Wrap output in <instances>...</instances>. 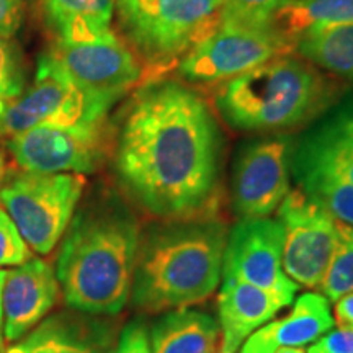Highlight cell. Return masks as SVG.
<instances>
[{
	"label": "cell",
	"instance_id": "7",
	"mask_svg": "<svg viewBox=\"0 0 353 353\" xmlns=\"http://www.w3.org/2000/svg\"><path fill=\"white\" fill-rule=\"evenodd\" d=\"M110 110L88 97L50 52L41 56L33 82L0 117V138L43 125H103Z\"/></svg>",
	"mask_w": 353,
	"mask_h": 353
},
{
	"label": "cell",
	"instance_id": "1",
	"mask_svg": "<svg viewBox=\"0 0 353 353\" xmlns=\"http://www.w3.org/2000/svg\"><path fill=\"white\" fill-rule=\"evenodd\" d=\"M223 132L213 110L180 79L143 83L123 112L113 167L123 192L161 221L213 213Z\"/></svg>",
	"mask_w": 353,
	"mask_h": 353
},
{
	"label": "cell",
	"instance_id": "31",
	"mask_svg": "<svg viewBox=\"0 0 353 353\" xmlns=\"http://www.w3.org/2000/svg\"><path fill=\"white\" fill-rule=\"evenodd\" d=\"M334 322H337L339 327L353 330V293L343 294L335 301Z\"/></svg>",
	"mask_w": 353,
	"mask_h": 353
},
{
	"label": "cell",
	"instance_id": "10",
	"mask_svg": "<svg viewBox=\"0 0 353 353\" xmlns=\"http://www.w3.org/2000/svg\"><path fill=\"white\" fill-rule=\"evenodd\" d=\"M283 229V270L304 288H319L339 242V221L299 188L278 208Z\"/></svg>",
	"mask_w": 353,
	"mask_h": 353
},
{
	"label": "cell",
	"instance_id": "16",
	"mask_svg": "<svg viewBox=\"0 0 353 353\" xmlns=\"http://www.w3.org/2000/svg\"><path fill=\"white\" fill-rule=\"evenodd\" d=\"M293 303L290 314L268 321L242 343L237 353H276L281 348H303L334 327L330 304L321 293H304Z\"/></svg>",
	"mask_w": 353,
	"mask_h": 353
},
{
	"label": "cell",
	"instance_id": "20",
	"mask_svg": "<svg viewBox=\"0 0 353 353\" xmlns=\"http://www.w3.org/2000/svg\"><path fill=\"white\" fill-rule=\"evenodd\" d=\"M151 353H219V324L196 309L167 311L149 332Z\"/></svg>",
	"mask_w": 353,
	"mask_h": 353
},
{
	"label": "cell",
	"instance_id": "6",
	"mask_svg": "<svg viewBox=\"0 0 353 353\" xmlns=\"http://www.w3.org/2000/svg\"><path fill=\"white\" fill-rule=\"evenodd\" d=\"M85 190V175L17 170L3 175L0 203L21 237L38 255H50L63 239Z\"/></svg>",
	"mask_w": 353,
	"mask_h": 353
},
{
	"label": "cell",
	"instance_id": "18",
	"mask_svg": "<svg viewBox=\"0 0 353 353\" xmlns=\"http://www.w3.org/2000/svg\"><path fill=\"white\" fill-rule=\"evenodd\" d=\"M294 151L314 157L353 183V92L324 110L298 141Z\"/></svg>",
	"mask_w": 353,
	"mask_h": 353
},
{
	"label": "cell",
	"instance_id": "28",
	"mask_svg": "<svg viewBox=\"0 0 353 353\" xmlns=\"http://www.w3.org/2000/svg\"><path fill=\"white\" fill-rule=\"evenodd\" d=\"M101 353H151L149 332L141 319H134L123 327L118 339Z\"/></svg>",
	"mask_w": 353,
	"mask_h": 353
},
{
	"label": "cell",
	"instance_id": "19",
	"mask_svg": "<svg viewBox=\"0 0 353 353\" xmlns=\"http://www.w3.org/2000/svg\"><path fill=\"white\" fill-rule=\"evenodd\" d=\"M114 0H37L52 43L97 41L113 30Z\"/></svg>",
	"mask_w": 353,
	"mask_h": 353
},
{
	"label": "cell",
	"instance_id": "13",
	"mask_svg": "<svg viewBox=\"0 0 353 353\" xmlns=\"http://www.w3.org/2000/svg\"><path fill=\"white\" fill-rule=\"evenodd\" d=\"M223 280H239L294 301L299 286L283 270V229L278 219H241L228 232Z\"/></svg>",
	"mask_w": 353,
	"mask_h": 353
},
{
	"label": "cell",
	"instance_id": "34",
	"mask_svg": "<svg viewBox=\"0 0 353 353\" xmlns=\"http://www.w3.org/2000/svg\"><path fill=\"white\" fill-rule=\"evenodd\" d=\"M3 174H6V170H3V156L2 152H0V183H2L3 180Z\"/></svg>",
	"mask_w": 353,
	"mask_h": 353
},
{
	"label": "cell",
	"instance_id": "22",
	"mask_svg": "<svg viewBox=\"0 0 353 353\" xmlns=\"http://www.w3.org/2000/svg\"><path fill=\"white\" fill-rule=\"evenodd\" d=\"M291 50L314 68L353 81V20L311 26L291 41Z\"/></svg>",
	"mask_w": 353,
	"mask_h": 353
},
{
	"label": "cell",
	"instance_id": "9",
	"mask_svg": "<svg viewBox=\"0 0 353 353\" xmlns=\"http://www.w3.org/2000/svg\"><path fill=\"white\" fill-rule=\"evenodd\" d=\"M294 138L285 132L259 136L237 149L232 162L231 201L241 219L270 218L290 193Z\"/></svg>",
	"mask_w": 353,
	"mask_h": 353
},
{
	"label": "cell",
	"instance_id": "23",
	"mask_svg": "<svg viewBox=\"0 0 353 353\" xmlns=\"http://www.w3.org/2000/svg\"><path fill=\"white\" fill-rule=\"evenodd\" d=\"M353 20V0H288L276 13L273 30L290 43L311 26Z\"/></svg>",
	"mask_w": 353,
	"mask_h": 353
},
{
	"label": "cell",
	"instance_id": "2",
	"mask_svg": "<svg viewBox=\"0 0 353 353\" xmlns=\"http://www.w3.org/2000/svg\"><path fill=\"white\" fill-rule=\"evenodd\" d=\"M141 234L136 214L113 193L77 208L54 267L65 304L90 316L121 312L130 301Z\"/></svg>",
	"mask_w": 353,
	"mask_h": 353
},
{
	"label": "cell",
	"instance_id": "24",
	"mask_svg": "<svg viewBox=\"0 0 353 353\" xmlns=\"http://www.w3.org/2000/svg\"><path fill=\"white\" fill-rule=\"evenodd\" d=\"M319 290L329 303H335L343 294L353 293V228L341 221L337 247Z\"/></svg>",
	"mask_w": 353,
	"mask_h": 353
},
{
	"label": "cell",
	"instance_id": "12",
	"mask_svg": "<svg viewBox=\"0 0 353 353\" xmlns=\"http://www.w3.org/2000/svg\"><path fill=\"white\" fill-rule=\"evenodd\" d=\"M48 52L88 97L108 110L144 76L139 57L114 32L97 41L52 43Z\"/></svg>",
	"mask_w": 353,
	"mask_h": 353
},
{
	"label": "cell",
	"instance_id": "30",
	"mask_svg": "<svg viewBox=\"0 0 353 353\" xmlns=\"http://www.w3.org/2000/svg\"><path fill=\"white\" fill-rule=\"evenodd\" d=\"M25 0H0V37L13 38L23 20Z\"/></svg>",
	"mask_w": 353,
	"mask_h": 353
},
{
	"label": "cell",
	"instance_id": "33",
	"mask_svg": "<svg viewBox=\"0 0 353 353\" xmlns=\"http://www.w3.org/2000/svg\"><path fill=\"white\" fill-rule=\"evenodd\" d=\"M276 353H307V352L304 350V348L296 347V348H281V350H278Z\"/></svg>",
	"mask_w": 353,
	"mask_h": 353
},
{
	"label": "cell",
	"instance_id": "4",
	"mask_svg": "<svg viewBox=\"0 0 353 353\" xmlns=\"http://www.w3.org/2000/svg\"><path fill=\"white\" fill-rule=\"evenodd\" d=\"M337 82L290 52L218 83L214 108L242 132H280L312 123L341 97Z\"/></svg>",
	"mask_w": 353,
	"mask_h": 353
},
{
	"label": "cell",
	"instance_id": "15",
	"mask_svg": "<svg viewBox=\"0 0 353 353\" xmlns=\"http://www.w3.org/2000/svg\"><path fill=\"white\" fill-rule=\"evenodd\" d=\"M290 306L283 298L239 280H223L218 296L219 353H237L255 330Z\"/></svg>",
	"mask_w": 353,
	"mask_h": 353
},
{
	"label": "cell",
	"instance_id": "3",
	"mask_svg": "<svg viewBox=\"0 0 353 353\" xmlns=\"http://www.w3.org/2000/svg\"><path fill=\"white\" fill-rule=\"evenodd\" d=\"M228 224L206 213L161 221L141 234L130 301L143 312H167L205 301L223 278Z\"/></svg>",
	"mask_w": 353,
	"mask_h": 353
},
{
	"label": "cell",
	"instance_id": "25",
	"mask_svg": "<svg viewBox=\"0 0 353 353\" xmlns=\"http://www.w3.org/2000/svg\"><path fill=\"white\" fill-rule=\"evenodd\" d=\"M288 0H219V19L257 30H273L278 10Z\"/></svg>",
	"mask_w": 353,
	"mask_h": 353
},
{
	"label": "cell",
	"instance_id": "11",
	"mask_svg": "<svg viewBox=\"0 0 353 353\" xmlns=\"http://www.w3.org/2000/svg\"><path fill=\"white\" fill-rule=\"evenodd\" d=\"M21 170L41 174H92L108 152V125H43L6 141Z\"/></svg>",
	"mask_w": 353,
	"mask_h": 353
},
{
	"label": "cell",
	"instance_id": "21",
	"mask_svg": "<svg viewBox=\"0 0 353 353\" xmlns=\"http://www.w3.org/2000/svg\"><path fill=\"white\" fill-rule=\"evenodd\" d=\"M291 175L303 193L319 203L335 219L353 228V183L314 157L293 149Z\"/></svg>",
	"mask_w": 353,
	"mask_h": 353
},
{
	"label": "cell",
	"instance_id": "5",
	"mask_svg": "<svg viewBox=\"0 0 353 353\" xmlns=\"http://www.w3.org/2000/svg\"><path fill=\"white\" fill-rule=\"evenodd\" d=\"M125 41L152 77L192 50L219 21V0H114Z\"/></svg>",
	"mask_w": 353,
	"mask_h": 353
},
{
	"label": "cell",
	"instance_id": "17",
	"mask_svg": "<svg viewBox=\"0 0 353 353\" xmlns=\"http://www.w3.org/2000/svg\"><path fill=\"white\" fill-rule=\"evenodd\" d=\"M59 312L43 319L2 353H101L112 345L107 322Z\"/></svg>",
	"mask_w": 353,
	"mask_h": 353
},
{
	"label": "cell",
	"instance_id": "27",
	"mask_svg": "<svg viewBox=\"0 0 353 353\" xmlns=\"http://www.w3.org/2000/svg\"><path fill=\"white\" fill-rule=\"evenodd\" d=\"M34 252L21 237L7 211L0 208V268H13L28 262Z\"/></svg>",
	"mask_w": 353,
	"mask_h": 353
},
{
	"label": "cell",
	"instance_id": "29",
	"mask_svg": "<svg viewBox=\"0 0 353 353\" xmlns=\"http://www.w3.org/2000/svg\"><path fill=\"white\" fill-rule=\"evenodd\" d=\"M307 353H353V330L330 329L327 334L317 339L306 350Z\"/></svg>",
	"mask_w": 353,
	"mask_h": 353
},
{
	"label": "cell",
	"instance_id": "8",
	"mask_svg": "<svg viewBox=\"0 0 353 353\" xmlns=\"http://www.w3.org/2000/svg\"><path fill=\"white\" fill-rule=\"evenodd\" d=\"M290 51V43L276 32L219 19L218 25L179 61L176 76L196 85L221 83Z\"/></svg>",
	"mask_w": 353,
	"mask_h": 353
},
{
	"label": "cell",
	"instance_id": "14",
	"mask_svg": "<svg viewBox=\"0 0 353 353\" xmlns=\"http://www.w3.org/2000/svg\"><path fill=\"white\" fill-rule=\"evenodd\" d=\"M59 294L61 286L54 268L37 255L23 265L7 270L2 293L6 343L20 341L46 319Z\"/></svg>",
	"mask_w": 353,
	"mask_h": 353
},
{
	"label": "cell",
	"instance_id": "32",
	"mask_svg": "<svg viewBox=\"0 0 353 353\" xmlns=\"http://www.w3.org/2000/svg\"><path fill=\"white\" fill-rule=\"evenodd\" d=\"M7 270L0 268V352L6 350V339H3V314H2V293H3V283H6Z\"/></svg>",
	"mask_w": 353,
	"mask_h": 353
},
{
	"label": "cell",
	"instance_id": "26",
	"mask_svg": "<svg viewBox=\"0 0 353 353\" xmlns=\"http://www.w3.org/2000/svg\"><path fill=\"white\" fill-rule=\"evenodd\" d=\"M25 90V69L12 38L0 37V117Z\"/></svg>",
	"mask_w": 353,
	"mask_h": 353
}]
</instances>
